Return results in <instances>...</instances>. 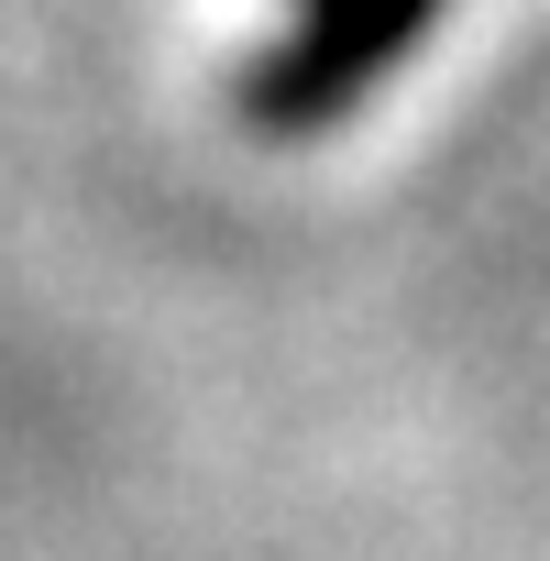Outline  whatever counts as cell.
Here are the masks:
<instances>
[{
  "label": "cell",
  "mask_w": 550,
  "mask_h": 561,
  "mask_svg": "<svg viewBox=\"0 0 550 561\" xmlns=\"http://www.w3.org/2000/svg\"><path fill=\"white\" fill-rule=\"evenodd\" d=\"M440 12V0H309V34L275 56V78H264V111H287V122H309V111H331V100H353L419 23Z\"/></svg>",
  "instance_id": "6da1fadb"
}]
</instances>
